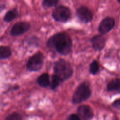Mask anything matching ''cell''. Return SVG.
<instances>
[{"label": "cell", "instance_id": "obj_7", "mask_svg": "<svg viewBox=\"0 0 120 120\" xmlns=\"http://www.w3.org/2000/svg\"><path fill=\"white\" fill-rule=\"evenodd\" d=\"M76 15L79 19L84 23L91 22L93 18V14L92 12L89 8L85 6H82L77 9Z\"/></svg>", "mask_w": 120, "mask_h": 120}, {"label": "cell", "instance_id": "obj_5", "mask_svg": "<svg viewBox=\"0 0 120 120\" xmlns=\"http://www.w3.org/2000/svg\"><path fill=\"white\" fill-rule=\"evenodd\" d=\"M52 16L57 22H65L71 18V11L65 6L60 5L55 8L52 12Z\"/></svg>", "mask_w": 120, "mask_h": 120}, {"label": "cell", "instance_id": "obj_1", "mask_svg": "<svg viewBox=\"0 0 120 120\" xmlns=\"http://www.w3.org/2000/svg\"><path fill=\"white\" fill-rule=\"evenodd\" d=\"M72 42L70 36L65 32L58 33L53 35L47 41V46L53 48L58 53L67 55L71 51Z\"/></svg>", "mask_w": 120, "mask_h": 120}, {"label": "cell", "instance_id": "obj_11", "mask_svg": "<svg viewBox=\"0 0 120 120\" xmlns=\"http://www.w3.org/2000/svg\"><path fill=\"white\" fill-rule=\"evenodd\" d=\"M38 84L42 87H47L50 85V80L48 74L43 73L38 77L36 80Z\"/></svg>", "mask_w": 120, "mask_h": 120}, {"label": "cell", "instance_id": "obj_20", "mask_svg": "<svg viewBox=\"0 0 120 120\" xmlns=\"http://www.w3.org/2000/svg\"><path fill=\"white\" fill-rule=\"evenodd\" d=\"M112 105L115 108H120V99L116 100L112 103Z\"/></svg>", "mask_w": 120, "mask_h": 120}, {"label": "cell", "instance_id": "obj_14", "mask_svg": "<svg viewBox=\"0 0 120 120\" xmlns=\"http://www.w3.org/2000/svg\"><path fill=\"white\" fill-rule=\"evenodd\" d=\"M11 55V50L8 46H0V59H5Z\"/></svg>", "mask_w": 120, "mask_h": 120}, {"label": "cell", "instance_id": "obj_6", "mask_svg": "<svg viewBox=\"0 0 120 120\" xmlns=\"http://www.w3.org/2000/svg\"><path fill=\"white\" fill-rule=\"evenodd\" d=\"M115 26V20L113 18H105L101 21L98 26V31L101 34H105L109 32Z\"/></svg>", "mask_w": 120, "mask_h": 120}, {"label": "cell", "instance_id": "obj_9", "mask_svg": "<svg viewBox=\"0 0 120 120\" xmlns=\"http://www.w3.org/2000/svg\"><path fill=\"white\" fill-rule=\"evenodd\" d=\"M77 112L81 120H91L94 117V112L89 105H80L78 108Z\"/></svg>", "mask_w": 120, "mask_h": 120}, {"label": "cell", "instance_id": "obj_22", "mask_svg": "<svg viewBox=\"0 0 120 120\" xmlns=\"http://www.w3.org/2000/svg\"><path fill=\"white\" fill-rule=\"evenodd\" d=\"M118 91H119V92H120V90H118Z\"/></svg>", "mask_w": 120, "mask_h": 120}, {"label": "cell", "instance_id": "obj_16", "mask_svg": "<svg viewBox=\"0 0 120 120\" xmlns=\"http://www.w3.org/2000/svg\"><path fill=\"white\" fill-rule=\"evenodd\" d=\"M89 72L92 75H96L99 71V64L96 61L94 60L89 66Z\"/></svg>", "mask_w": 120, "mask_h": 120}, {"label": "cell", "instance_id": "obj_21", "mask_svg": "<svg viewBox=\"0 0 120 120\" xmlns=\"http://www.w3.org/2000/svg\"><path fill=\"white\" fill-rule=\"evenodd\" d=\"M118 2H120V0H118Z\"/></svg>", "mask_w": 120, "mask_h": 120}, {"label": "cell", "instance_id": "obj_3", "mask_svg": "<svg viewBox=\"0 0 120 120\" xmlns=\"http://www.w3.org/2000/svg\"><path fill=\"white\" fill-rule=\"evenodd\" d=\"M91 95L89 86L86 83H81L78 86L74 92L72 97V103L74 104H78L89 98Z\"/></svg>", "mask_w": 120, "mask_h": 120}, {"label": "cell", "instance_id": "obj_17", "mask_svg": "<svg viewBox=\"0 0 120 120\" xmlns=\"http://www.w3.org/2000/svg\"><path fill=\"white\" fill-rule=\"evenodd\" d=\"M58 2V0H44L42 2V5L45 8H50L56 6Z\"/></svg>", "mask_w": 120, "mask_h": 120}, {"label": "cell", "instance_id": "obj_8", "mask_svg": "<svg viewBox=\"0 0 120 120\" xmlns=\"http://www.w3.org/2000/svg\"><path fill=\"white\" fill-rule=\"evenodd\" d=\"M31 28L30 24L27 22H19L13 25L11 30V34L13 36H18L24 34Z\"/></svg>", "mask_w": 120, "mask_h": 120}, {"label": "cell", "instance_id": "obj_12", "mask_svg": "<svg viewBox=\"0 0 120 120\" xmlns=\"http://www.w3.org/2000/svg\"><path fill=\"white\" fill-rule=\"evenodd\" d=\"M120 89V79H114L112 80L107 86V90L108 91H118Z\"/></svg>", "mask_w": 120, "mask_h": 120}, {"label": "cell", "instance_id": "obj_4", "mask_svg": "<svg viewBox=\"0 0 120 120\" xmlns=\"http://www.w3.org/2000/svg\"><path fill=\"white\" fill-rule=\"evenodd\" d=\"M43 54L41 52H38L32 56L27 62L26 67L30 71H38L42 68L44 62Z\"/></svg>", "mask_w": 120, "mask_h": 120}, {"label": "cell", "instance_id": "obj_15", "mask_svg": "<svg viewBox=\"0 0 120 120\" xmlns=\"http://www.w3.org/2000/svg\"><path fill=\"white\" fill-rule=\"evenodd\" d=\"M62 80L56 75L54 74L51 77V82H50V86L51 89L52 90H55V89L58 87L60 84L62 83Z\"/></svg>", "mask_w": 120, "mask_h": 120}, {"label": "cell", "instance_id": "obj_18", "mask_svg": "<svg viewBox=\"0 0 120 120\" xmlns=\"http://www.w3.org/2000/svg\"><path fill=\"white\" fill-rule=\"evenodd\" d=\"M6 120H22V117L19 113L14 112L7 116Z\"/></svg>", "mask_w": 120, "mask_h": 120}, {"label": "cell", "instance_id": "obj_2", "mask_svg": "<svg viewBox=\"0 0 120 120\" xmlns=\"http://www.w3.org/2000/svg\"><path fill=\"white\" fill-rule=\"evenodd\" d=\"M55 75L58 76L62 82L69 79L73 75V69L69 62L63 59L56 61L54 66Z\"/></svg>", "mask_w": 120, "mask_h": 120}, {"label": "cell", "instance_id": "obj_10", "mask_svg": "<svg viewBox=\"0 0 120 120\" xmlns=\"http://www.w3.org/2000/svg\"><path fill=\"white\" fill-rule=\"evenodd\" d=\"M106 39L102 35H96L93 36L91 39L92 46L94 50L100 51L104 48L105 45Z\"/></svg>", "mask_w": 120, "mask_h": 120}, {"label": "cell", "instance_id": "obj_13", "mask_svg": "<svg viewBox=\"0 0 120 120\" xmlns=\"http://www.w3.org/2000/svg\"><path fill=\"white\" fill-rule=\"evenodd\" d=\"M18 15V12L17 9H14L12 10L9 11L6 13L5 15L4 18V19L6 22H11L15 18L17 17Z\"/></svg>", "mask_w": 120, "mask_h": 120}, {"label": "cell", "instance_id": "obj_19", "mask_svg": "<svg viewBox=\"0 0 120 120\" xmlns=\"http://www.w3.org/2000/svg\"><path fill=\"white\" fill-rule=\"evenodd\" d=\"M69 120H81V119L78 115L72 114L69 117Z\"/></svg>", "mask_w": 120, "mask_h": 120}]
</instances>
